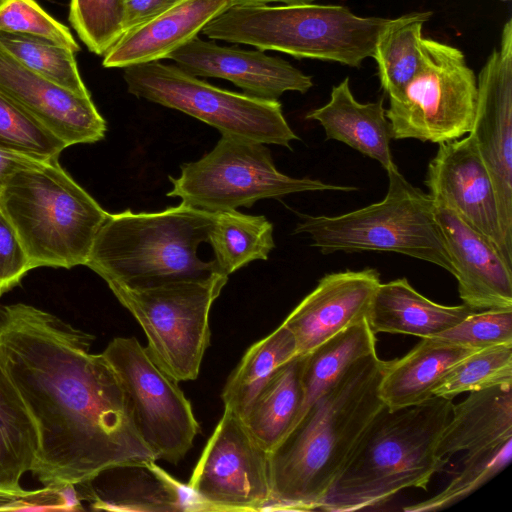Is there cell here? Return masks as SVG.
Listing matches in <instances>:
<instances>
[{"instance_id": "44dd1931", "label": "cell", "mask_w": 512, "mask_h": 512, "mask_svg": "<svg viewBox=\"0 0 512 512\" xmlns=\"http://www.w3.org/2000/svg\"><path fill=\"white\" fill-rule=\"evenodd\" d=\"M305 118L319 122L327 139L345 143L376 160L386 171L396 166L390 150L391 124L383 98L358 102L350 90L348 77L332 88L325 105L311 110Z\"/></svg>"}, {"instance_id": "4dcf8cb0", "label": "cell", "mask_w": 512, "mask_h": 512, "mask_svg": "<svg viewBox=\"0 0 512 512\" xmlns=\"http://www.w3.org/2000/svg\"><path fill=\"white\" fill-rule=\"evenodd\" d=\"M36 452L33 424L18 396L0 373V489L21 491Z\"/></svg>"}, {"instance_id": "277c9868", "label": "cell", "mask_w": 512, "mask_h": 512, "mask_svg": "<svg viewBox=\"0 0 512 512\" xmlns=\"http://www.w3.org/2000/svg\"><path fill=\"white\" fill-rule=\"evenodd\" d=\"M214 216L182 202L158 212L109 214L85 266L107 284L129 288L206 279L218 272L197 252L207 242Z\"/></svg>"}, {"instance_id": "ba28073f", "label": "cell", "mask_w": 512, "mask_h": 512, "mask_svg": "<svg viewBox=\"0 0 512 512\" xmlns=\"http://www.w3.org/2000/svg\"><path fill=\"white\" fill-rule=\"evenodd\" d=\"M228 276L148 288L107 284L142 327L152 360L177 381L195 380L210 344L209 313Z\"/></svg>"}, {"instance_id": "ac0fdd59", "label": "cell", "mask_w": 512, "mask_h": 512, "mask_svg": "<svg viewBox=\"0 0 512 512\" xmlns=\"http://www.w3.org/2000/svg\"><path fill=\"white\" fill-rule=\"evenodd\" d=\"M376 269L346 270L323 276L282 322L293 334L298 355L367 319L380 284Z\"/></svg>"}, {"instance_id": "7bdbcfd3", "label": "cell", "mask_w": 512, "mask_h": 512, "mask_svg": "<svg viewBox=\"0 0 512 512\" xmlns=\"http://www.w3.org/2000/svg\"><path fill=\"white\" fill-rule=\"evenodd\" d=\"M316 0H232L233 6H261L270 5L272 3H280L281 5H298L310 4Z\"/></svg>"}, {"instance_id": "2e32d148", "label": "cell", "mask_w": 512, "mask_h": 512, "mask_svg": "<svg viewBox=\"0 0 512 512\" xmlns=\"http://www.w3.org/2000/svg\"><path fill=\"white\" fill-rule=\"evenodd\" d=\"M0 94L67 146L95 143L107 131L91 95L73 93L28 69L0 47Z\"/></svg>"}, {"instance_id": "60d3db41", "label": "cell", "mask_w": 512, "mask_h": 512, "mask_svg": "<svg viewBox=\"0 0 512 512\" xmlns=\"http://www.w3.org/2000/svg\"><path fill=\"white\" fill-rule=\"evenodd\" d=\"M180 1L181 0H122L123 34L152 20Z\"/></svg>"}, {"instance_id": "30bf717a", "label": "cell", "mask_w": 512, "mask_h": 512, "mask_svg": "<svg viewBox=\"0 0 512 512\" xmlns=\"http://www.w3.org/2000/svg\"><path fill=\"white\" fill-rule=\"evenodd\" d=\"M128 92L179 110L233 135L291 149L298 136L278 100H267L213 86L176 65L152 61L124 68Z\"/></svg>"}, {"instance_id": "8d00e7d4", "label": "cell", "mask_w": 512, "mask_h": 512, "mask_svg": "<svg viewBox=\"0 0 512 512\" xmlns=\"http://www.w3.org/2000/svg\"><path fill=\"white\" fill-rule=\"evenodd\" d=\"M0 31L47 40L75 53L80 51L69 28L36 0H0Z\"/></svg>"}, {"instance_id": "8fae6325", "label": "cell", "mask_w": 512, "mask_h": 512, "mask_svg": "<svg viewBox=\"0 0 512 512\" xmlns=\"http://www.w3.org/2000/svg\"><path fill=\"white\" fill-rule=\"evenodd\" d=\"M421 64L397 94L389 96L386 117L392 139L444 143L472 128L477 80L461 50L436 40H420Z\"/></svg>"}, {"instance_id": "7402d4cb", "label": "cell", "mask_w": 512, "mask_h": 512, "mask_svg": "<svg viewBox=\"0 0 512 512\" xmlns=\"http://www.w3.org/2000/svg\"><path fill=\"white\" fill-rule=\"evenodd\" d=\"M512 438V383L470 392L453 404L436 446L440 458L477 452Z\"/></svg>"}, {"instance_id": "4316f807", "label": "cell", "mask_w": 512, "mask_h": 512, "mask_svg": "<svg viewBox=\"0 0 512 512\" xmlns=\"http://www.w3.org/2000/svg\"><path fill=\"white\" fill-rule=\"evenodd\" d=\"M298 355L295 338L282 323L249 347L228 377L221 398L225 409L241 418L254 398L288 360Z\"/></svg>"}, {"instance_id": "7a4b0ae2", "label": "cell", "mask_w": 512, "mask_h": 512, "mask_svg": "<svg viewBox=\"0 0 512 512\" xmlns=\"http://www.w3.org/2000/svg\"><path fill=\"white\" fill-rule=\"evenodd\" d=\"M385 364L377 353L355 362L269 452L271 499L265 511L319 510L384 407L378 388Z\"/></svg>"}, {"instance_id": "3957f363", "label": "cell", "mask_w": 512, "mask_h": 512, "mask_svg": "<svg viewBox=\"0 0 512 512\" xmlns=\"http://www.w3.org/2000/svg\"><path fill=\"white\" fill-rule=\"evenodd\" d=\"M453 401L432 397L424 403L374 417L319 510L350 512L373 508L409 488L427 490L449 458L436 453Z\"/></svg>"}, {"instance_id": "1f68e13d", "label": "cell", "mask_w": 512, "mask_h": 512, "mask_svg": "<svg viewBox=\"0 0 512 512\" xmlns=\"http://www.w3.org/2000/svg\"><path fill=\"white\" fill-rule=\"evenodd\" d=\"M0 47L49 81L73 93L90 96L72 50L47 40L4 31H0Z\"/></svg>"}, {"instance_id": "9a60e30c", "label": "cell", "mask_w": 512, "mask_h": 512, "mask_svg": "<svg viewBox=\"0 0 512 512\" xmlns=\"http://www.w3.org/2000/svg\"><path fill=\"white\" fill-rule=\"evenodd\" d=\"M424 183L434 204L450 209L486 237L512 267V251L502 237L491 177L469 133L439 144Z\"/></svg>"}, {"instance_id": "f546056e", "label": "cell", "mask_w": 512, "mask_h": 512, "mask_svg": "<svg viewBox=\"0 0 512 512\" xmlns=\"http://www.w3.org/2000/svg\"><path fill=\"white\" fill-rule=\"evenodd\" d=\"M432 12H414L391 19L380 33L372 57L378 65L381 88L388 96L399 93L421 64L423 24Z\"/></svg>"}, {"instance_id": "8992f818", "label": "cell", "mask_w": 512, "mask_h": 512, "mask_svg": "<svg viewBox=\"0 0 512 512\" xmlns=\"http://www.w3.org/2000/svg\"><path fill=\"white\" fill-rule=\"evenodd\" d=\"M390 20L360 17L340 5L232 6L201 32L211 40L359 67Z\"/></svg>"}, {"instance_id": "83f0119b", "label": "cell", "mask_w": 512, "mask_h": 512, "mask_svg": "<svg viewBox=\"0 0 512 512\" xmlns=\"http://www.w3.org/2000/svg\"><path fill=\"white\" fill-rule=\"evenodd\" d=\"M131 471L127 481L111 492L113 496L91 497V507L110 511H199L188 486L156 462L131 466Z\"/></svg>"}, {"instance_id": "ab89813d", "label": "cell", "mask_w": 512, "mask_h": 512, "mask_svg": "<svg viewBox=\"0 0 512 512\" xmlns=\"http://www.w3.org/2000/svg\"><path fill=\"white\" fill-rule=\"evenodd\" d=\"M0 511H68V506L59 488L44 486L33 491L0 489Z\"/></svg>"}, {"instance_id": "f35d334b", "label": "cell", "mask_w": 512, "mask_h": 512, "mask_svg": "<svg viewBox=\"0 0 512 512\" xmlns=\"http://www.w3.org/2000/svg\"><path fill=\"white\" fill-rule=\"evenodd\" d=\"M31 269L14 227L0 209V296L17 286Z\"/></svg>"}, {"instance_id": "f6af8a7d", "label": "cell", "mask_w": 512, "mask_h": 512, "mask_svg": "<svg viewBox=\"0 0 512 512\" xmlns=\"http://www.w3.org/2000/svg\"><path fill=\"white\" fill-rule=\"evenodd\" d=\"M501 1L507 2V1H510V0H501Z\"/></svg>"}, {"instance_id": "d590c367", "label": "cell", "mask_w": 512, "mask_h": 512, "mask_svg": "<svg viewBox=\"0 0 512 512\" xmlns=\"http://www.w3.org/2000/svg\"><path fill=\"white\" fill-rule=\"evenodd\" d=\"M68 19L89 51L103 56L123 34L122 0H70Z\"/></svg>"}, {"instance_id": "d6986e66", "label": "cell", "mask_w": 512, "mask_h": 512, "mask_svg": "<svg viewBox=\"0 0 512 512\" xmlns=\"http://www.w3.org/2000/svg\"><path fill=\"white\" fill-rule=\"evenodd\" d=\"M434 214L463 304L476 311L511 308L512 267L497 248L450 209L434 204Z\"/></svg>"}, {"instance_id": "d6a6232c", "label": "cell", "mask_w": 512, "mask_h": 512, "mask_svg": "<svg viewBox=\"0 0 512 512\" xmlns=\"http://www.w3.org/2000/svg\"><path fill=\"white\" fill-rule=\"evenodd\" d=\"M512 457V438L477 452L466 453L461 470L435 496L403 508L406 512H430L448 508L467 498L498 475Z\"/></svg>"}, {"instance_id": "74e56055", "label": "cell", "mask_w": 512, "mask_h": 512, "mask_svg": "<svg viewBox=\"0 0 512 512\" xmlns=\"http://www.w3.org/2000/svg\"><path fill=\"white\" fill-rule=\"evenodd\" d=\"M432 338L476 350L512 345V307L475 311Z\"/></svg>"}, {"instance_id": "52a82bcc", "label": "cell", "mask_w": 512, "mask_h": 512, "mask_svg": "<svg viewBox=\"0 0 512 512\" xmlns=\"http://www.w3.org/2000/svg\"><path fill=\"white\" fill-rule=\"evenodd\" d=\"M387 174L388 190L380 202L337 216H304L294 233L307 234L323 254L394 252L454 275L431 197L408 182L397 166Z\"/></svg>"}, {"instance_id": "836d02e7", "label": "cell", "mask_w": 512, "mask_h": 512, "mask_svg": "<svg viewBox=\"0 0 512 512\" xmlns=\"http://www.w3.org/2000/svg\"><path fill=\"white\" fill-rule=\"evenodd\" d=\"M512 383V345L476 350L458 362L440 381L433 397H454Z\"/></svg>"}, {"instance_id": "9c48e42d", "label": "cell", "mask_w": 512, "mask_h": 512, "mask_svg": "<svg viewBox=\"0 0 512 512\" xmlns=\"http://www.w3.org/2000/svg\"><path fill=\"white\" fill-rule=\"evenodd\" d=\"M168 197L210 213L251 207L256 201L306 191H353L351 186L311 178H293L275 167L266 144L221 135L215 147L197 161L184 163L179 177H169Z\"/></svg>"}, {"instance_id": "7c38bea8", "label": "cell", "mask_w": 512, "mask_h": 512, "mask_svg": "<svg viewBox=\"0 0 512 512\" xmlns=\"http://www.w3.org/2000/svg\"><path fill=\"white\" fill-rule=\"evenodd\" d=\"M120 379L137 431L157 460L179 463L199 424L176 379L163 371L135 337H116L102 352Z\"/></svg>"}, {"instance_id": "5b68a950", "label": "cell", "mask_w": 512, "mask_h": 512, "mask_svg": "<svg viewBox=\"0 0 512 512\" xmlns=\"http://www.w3.org/2000/svg\"><path fill=\"white\" fill-rule=\"evenodd\" d=\"M0 209L14 227L32 269L85 265L110 214L58 160L14 173L0 193Z\"/></svg>"}, {"instance_id": "ee69618b", "label": "cell", "mask_w": 512, "mask_h": 512, "mask_svg": "<svg viewBox=\"0 0 512 512\" xmlns=\"http://www.w3.org/2000/svg\"><path fill=\"white\" fill-rule=\"evenodd\" d=\"M66 487H70V488H72V489L76 492V490H75L73 487H71V486H66ZM76 494H77V493H76ZM77 497H78V495H77ZM78 499H79V498H78ZM79 502H80V500H79ZM81 507H82V505H81V503H80V508H79V510L81 509ZM79 510H77V511H79Z\"/></svg>"}, {"instance_id": "ffe728a7", "label": "cell", "mask_w": 512, "mask_h": 512, "mask_svg": "<svg viewBox=\"0 0 512 512\" xmlns=\"http://www.w3.org/2000/svg\"><path fill=\"white\" fill-rule=\"evenodd\" d=\"M232 0H181L152 20L124 33L103 55L105 68L160 61L193 38Z\"/></svg>"}, {"instance_id": "484cf974", "label": "cell", "mask_w": 512, "mask_h": 512, "mask_svg": "<svg viewBox=\"0 0 512 512\" xmlns=\"http://www.w3.org/2000/svg\"><path fill=\"white\" fill-rule=\"evenodd\" d=\"M376 342V334L365 319L349 326L322 342L309 353L302 355L303 402L297 421L308 407L331 387L350 366L358 360L376 353Z\"/></svg>"}, {"instance_id": "cb8c5ba5", "label": "cell", "mask_w": 512, "mask_h": 512, "mask_svg": "<svg viewBox=\"0 0 512 512\" xmlns=\"http://www.w3.org/2000/svg\"><path fill=\"white\" fill-rule=\"evenodd\" d=\"M476 310L462 304L445 306L416 291L406 278L380 283L367 317L372 331L430 338L451 328Z\"/></svg>"}, {"instance_id": "d4e9b609", "label": "cell", "mask_w": 512, "mask_h": 512, "mask_svg": "<svg viewBox=\"0 0 512 512\" xmlns=\"http://www.w3.org/2000/svg\"><path fill=\"white\" fill-rule=\"evenodd\" d=\"M302 355L284 363L252 401L243 423L270 452L296 423L303 402Z\"/></svg>"}, {"instance_id": "6da1fadb", "label": "cell", "mask_w": 512, "mask_h": 512, "mask_svg": "<svg viewBox=\"0 0 512 512\" xmlns=\"http://www.w3.org/2000/svg\"><path fill=\"white\" fill-rule=\"evenodd\" d=\"M94 336L25 303L0 305V373L36 434L32 474L45 487L92 482L156 458L140 437L119 377Z\"/></svg>"}, {"instance_id": "b9f144b4", "label": "cell", "mask_w": 512, "mask_h": 512, "mask_svg": "<svg viewBox=\"0 0 512 512\" xmlns=\"http://www.w3.org/2000/svg\"><path fill=\"white\" fill-rule=\"evenodd\" d=\"M42 161L0 149V193L7 180L17 171L37 165Z\"/></svg>"}, {"instance_id": "f1b7e54d", "label": "cell", "mask_w": 512, "mask_h": 512, "mask_svg": "<svg viewBox=\"0 0 512 512\" xmlns=\"http://www.w3.org/2000/svg\"><path fill=\"white\" fill-rule=\"evenodd\" d=\"M207 242L215 268L229 276L255 260H267L275 247L273 224L263 215H247L230 210L215 213Z\"/></svg>"}, {"instance_id": "5bb4252c", "label": "cell", "mask_w": 512, "mask_h": 512, "mask_svg": "<svg viewBox=\"0 0 512 512\" xmlns=\"http://www.w3.org/2000/svg\"><path fill=\"white\" fill-rule=\"evenodd\" d=\"M469 134L491 177L502 237L512 251V19L479 73Z\"/></svg>"}, {"instance_id": "603a6c76", "label": "cell", "mask_w": 512, "mask_h": 512, "mask_svg": "<svg viewBox=\"0 0 512 512\" xmlns=\"http://www.w3.org/2000/svg\"><path fill=\"white\" fill-rule=\"evenodd\" d=\"M474 351L432 337L421 338L401 358L386 361L378 388L383 405L398 410L426 402L446 374Z\"/></svg>"}, {"instance_id": "4fadbf2b", "label": "cell", "mask_w": 512, "mask_h": 512, "mask_svg": "<svg viewBox=\"0 0 512 512\" xmlns=\"http://www.w3.org/2000/svg\"><path fill=\"white\" fill-rule=\"evenodd\" d=\"M187 486L199 511H265L271 499L269 452L239 415L224 409Z\"/></svg>"}, {"instance_id": "e0dca14e", "label": "cell", "mask_w": 512, "mask_h": 512, "mask_svg": "<svg viewBox=\"0 0 512 512\" xmlns=\"http://www.w3.org/2000/svg\"><path fill=\"white\" fill-rule=\"evenodd\" d=\"M167 59L193 76L225 79L245 94L267 100H278L287 91L306 93L313 86L311 76L281 58L259 49L220 46L198 37Z\"/></svg>"}, {"instance_id": "e575fe53", "label": "cell", "mask_w": 512, "mask_h": 512, "mask_svg": "<svg viewBox=\"0 0 512 512\" xmlns=\"http://www.w3.org/2000/svg\"><path fill=\"white\" fill-rule=\"evenodd\" d=\"M67 144L0 94V149L38 161L58 160Z\"/></svg>"}]
</instances>
